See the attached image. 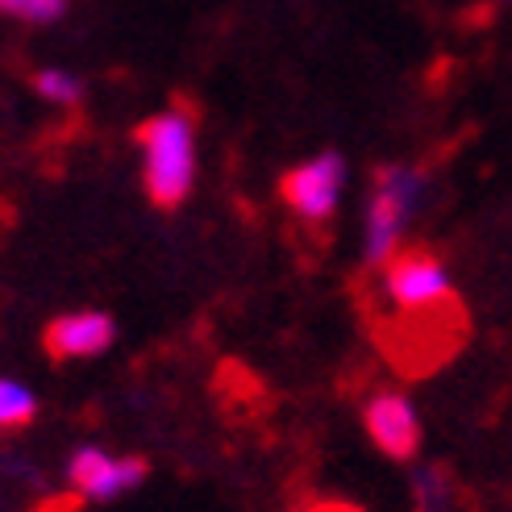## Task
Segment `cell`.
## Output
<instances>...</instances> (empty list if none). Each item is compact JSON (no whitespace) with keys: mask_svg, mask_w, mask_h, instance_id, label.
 <instances>
[{"mask_svg":"<svg viewBox=\"0 0 512 512\" xmlns=\"http://www.w3.org/2000/svg\"><path fill=\"white\" fill-rule=\"evenodd\" d=\"M433 200V179L417 163H379L363 204V267L383 271L408 246V234Z\"/></svg>","mask_w":512,"mask_h":512,"instance_id":"obj_1","label":"cell"},{"mask_svg":"<svg viewBox=\"0 0 512 512\" xmlns=\"http://www.w3.org/2000/svg\"><path fill=\"white\" fill-rule=\"evenodd\" d=\"M146 192L159 209H179L196 179V125L192 113L167 109L138 125Z\"/></svg>","mask_w":512,"mask_h":512,"instance_id":"obj_2","label":"cell"},{"mask_svg":"<svg viewBox=\"0 0 512 512\" xmlns=\"http://www.w3.org/2000/svg\"><path fill=\"white\" fill-rule=\"evenodd\" d=\"M379 296L400 317L446 313L454 304V271L438 250L404 246L396 259L379 271Z\"/></svg>","mask_w":512,"mask_h":512,"instance_id":"obj_3","label":"cell"},{"mask_svg":"<svg viewBox=\"0 0 512 512\" xmlns=\"http://www.w3.org/2000/svg\"><path fill=\"white\" fill-rule=\"evenodd\" d=\"M346 184H350V163L342 150H317L313 159L296 163L279 179V196L304 225H325L342 209Z\"/></svg>","mask_w":512,"mask_h":512,"instance_id":"obj_4","label":"cell"},{"mask_svg":"<svg viewBox=\"0 0 512 512\" xmlns=\"http://www.w3.org/2000/svg\"><path fill=\"white\" fill-rule=\"evenodd\" d=\"M363 429L371 446L392 463H417L425 446V421L404 388H375L363 400Z\"/></svg>","mask_w":512,"mask_h":512,"instance_id":"obj_5","label":"cell"},{"mask_svg":"<svg viewBox=\"0 0 512 512\" xmlns=\"http://www.w3.org/2000/svg\"><path fill=\"white\" fill-rule=\"evenodd\" d=\"M67 479L84 500L105 504V500H117L125 492H134L138 483L146 479V463L142 458H113V454L96 450V446H80L71 454V463H67Z\"/></svg>","mask_w":512,"mask_h":512,"instance_id":"obj_6","label":"cell"},{"mask_svg":"<svg viewBox=\"0 0 512 512\" xmlns=\"http://www.w3.org/2000/svg\"><path fill=\"white\" fill-rule=\"evenodd\" d=\"M117 338V325L109 313H67L55 317L46 325V350L55 358H92V354H105Z\"/></svg>","mask_w":512,"mask_h":512,"instance_id":"obj_7","label":"cell"},{"mask_svg":"<svg viewBox=\"0 0 512 512\" xmlns=\"http://www.w3.org/2000/svg\"><path fill=\"white\" fill-rule=\"evenodd\" d=\"M413 512H458V479L446 463H413L408 471Z\"/></svg>","mask_w":512,"mask_h":512,"instance_id":"obj_8","label":"cell"},{"mask_svg":"<svg viewBox=\"0 0 512 512\" xmlns=\"http://www.w3.org/2000/svg\"><path fill=\"white\" fill-rule=\"evenodd\" d=\"M38 413V404L34 396L21 388V383L13 379H0V433H13V429H25L34 421Z\"/></svg>","mask_w":512,"mask_h":512,"instance_id":"obj_9","label":"cell"},{"mask_svg":"<svg viewBox=\"0 0 512 512\" xmlns=\"http://www.w3.org/2000/svg\"><path fill=\"white\" fill-rule=\"evenodd\" d=\"M34 88L42 100H55V105H80V96H84V84L75 80L71 71H38L34 75Z\"/></svg>","mask_w":512,"mask_h":512,"instance_id":"obj_10","label":"cell"},{"mask_svg":"<svg viewBox=\"0 0 512 512\" xmlns=\"http://www.w3.org/2000/svg\"><path fill=\"white\" fill-rule=\"evenodd\" d=\"M0 13L30 25H50L67 13V0H0Z\"/></svg>","mask_w":512,"mask_h":512,"instance_id":"obj_11","label":"cell"}]
</instances>
